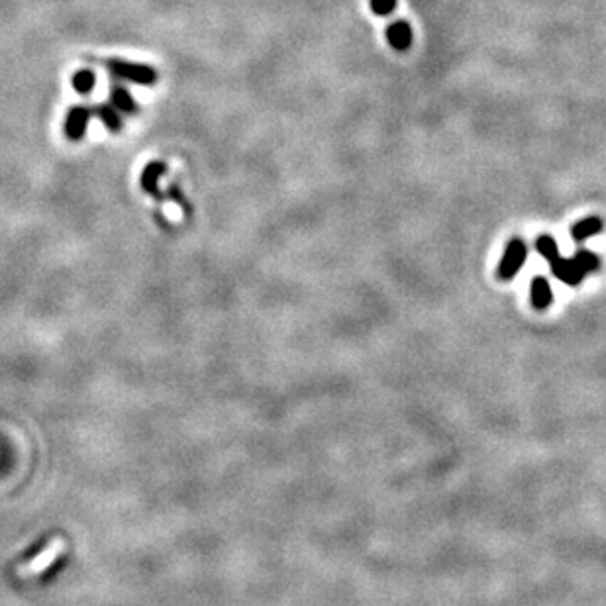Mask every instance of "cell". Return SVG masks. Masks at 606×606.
I'll use <instances>...</instances> for the list:
<instances>
[{"label": "cell", "mask_w": 606, "mask_h": 606, "mask_svg": "<svg viewBox=\"0 0 606 606\" xmlns=\"http://www.w3.org/2000/svg\"><path fill=\"white\" fill-rule=\"evenodd\" d=\"M386 40L396 51H406L412 43V28L404 20H396L386 28Z\"/></svg>", "instance_id": "6"}, {"label": "cell", "mask_w": 606, "mask_h": 606, "mask_svg": "<svg viewBox=\"0 0 606 606\" xmlns=\"http://www.w3.org/2000/svg\"><path fill=\"white\" fill-rule=\"evenodd\" d=\"M167 167L165 163L161 161H151L145 165V169L142 171V177H140V183H142V189L151 195V197H159V187L158 183L159 179L165 175Z\"/></svg>", "instance_id": "8"}, {"label": "cell", "mask_w": 606, "mask_h": 606, "mask_svg": "<svg viewBox=\"0 0 606 606\" xmlns=\"http://www.w3.org/2000/svg\"><path fill=\"white\" fill-rule=\"evenodd\" d=\"M526 255H528L526 244H524L520 237L510 240L508 245H506V250H504L503 260H500V263H498V269H496L498 277H500L503 281L512 279V277L516 275L520 269H522L524 261H526Z\"/></svg>", "instance_id": "3"}, {"label": "cell", "mask_w": 606, "mask_h": 606, "mask_svg": "<svg viewBox=\"0 0 606 606\" xmlns=\"http://www.w3.org/2000/svg\"><path fill=\"white\" fill-rule=\"evenodd\" d=\"M65 550H67V543H65L63 538H53L36 558L26 561L24 565L18 567V575L24 577V579L38 577V575H41L43 571H48L49 567L53 565L57 559L63 555Z\"/></svg>", "instance_id": "1"}, {"label": "cell", "mask_w": 606, "mask_h": 606, "mask_svg": "<svg viewBox=\"0 0 606 606\" xmlns=\"http://www.w3.org/2000/svg\"><path fill=\"white\" fill-rule=\"evenodd\" d=\"M96 85V75L91 69H81V71L73 73L71 87L79 93V95H91L93 88Z\"/></svg>", "instance_id": "12"}, {"label": "cell", "mask_w": 606, "mask_h": 606, "mask_svg": "<svg viewBox=\"0 0 606 606\" xmlns=\"http://www.w3.org/2000/svg\"><path fill=\"white\" fill-rule=\"evenodd\" d=\"M96 114H98V118H101V122L104 124V128L106 130H111V132H120L122 130V116H120V111H116L112 104H101L98 108H96Z\"/></svg>", "instance_id": "11"}, {"label": "cell", "mask_w": 606, "mask_h": 606, "mask_svg": "<svg viewBox=\"0 0 606 606\" xmlns=\"http://www.w3.org/2000/svg\"><path fill=\"white\" fill-rule=\"evenodd\" d=\"M91 114H93V112H91V108L85 106V104H77V106H73L71 111L67 112V118H65V135H67L71 142H79V140H83V135L87 134Z\"/></svg>", "instance_id": "4"}, {"label": "cell", "mask_w": 606, "mask_h": 606, "mask_svg": "<svg viewBox=\"0 0 606 606\" xmlns=\"http://www.w3.org/2000/svg\"><path fill=\"white\" fill-rule=\"evenodd\" d=\"M602 228H605V222L600 220L598 216H589V218H582L577 224H573L571 237H573L575 242H585V240L600 234Z\"/></svg>", "instance_id": "9"}, {"label": "cell", "mask_w": 606, "mask_h": 606, "mask_svg": "<svg viewBox=\"0 0 606 606\" xmlns=\"http://www.w3.org/2000/svg\"><path fill=\"white\" fill-rule=\"evenodd\" d=\"M530 300H532V307H534L535 310H545V308H550V304L553 302V292H551V287L545 277H534L532 287H530Z\"/></svg>", "instance_id": "7"}, {"label": "cell", "mask_w": 606, "mask_h": 606, "mask_svg": "<svg viewBox=\"0 0 606 606\" xmlns=\"http://www.w3.org/2000/svg\"><path fill=\"white\" fill-rule=\"evenodd\" d=\"M550 265L551 273L565 284L577 287V284H581V281L585 279V273H582L581 267L577 265V261H575L573 257H571V260H565V257L559 255V257H555L553 261H550Z\"/></svg>", "instance_id": "5"}, {"label": "cell", "mask_w": 606, "mask_h": 606, "mask_svg": "<svg viewBox=\"0 0 606 606\" xmlns=\"http://www.w3.org/2000/svg\"><path fill=\"white\" fill-rule=\"evenodd\" d=\"M111 101H112V106L120 112L134 114V112L138 111V104H135L134 96L128 93V88L120 87V85H114V87H112Z\"/></svg>", "instance_id": "10"}, {"label": "cell", "mask_w": 606, "mask_h": 606, "mask_svg": "<svg viewBox=\"0 0 606 606\" xmlns=\"http://www.w3.org/2000/svg\"><path fill=\"white\" fill-rule=\"evenodd\" d=\"M535 250H538V253H540L545 261H553L555 257H559V247L558 244H555V240L551 236L538 237Z\"/></svg>", "instance_id": "14"}, {"label": "cell", "mask_w": 606, "mask_h": 606, "mask_svg": "<svg viewBox=\"0 0 606 606\" xmlns=\"http://www.w3.org/2000/svg\"><path fill=\"white\" fill-rule=\"evenodd\" d=\"M573 260L577 261V265L581 267L585 275L597 273L598 269H600V257H598L597 253L589 252V250H579V252L575 253Z\"/></svg>", "instance_id": "13"}, {"label": "cell", "mask_w": 606, "mask_h": 606, "mask_svg": "<svg viewBox=\"0 0 606 606\" xmlns=\"http://www.w3.org/2000/svg\"><path fill=\"white\" fill-rule=\"evenodd\" d=\"M106 67H108V71L114 77L130 81V83H135V85H153L158 81V71L148 67V65L130 63V61H122V59H111L106 63Z\"/></svg>", "instance_id": "2"}, {"label": "cell", "mask_w": 606, "mask_h": 606, "mask_svg": "<svg viewBox=\"0 0 606 606\" xmlns=\"http://www.w3.org/2000/svg\"><path fill=\"white\" fill-rule=\"evenodd\" d=\"M369 4L377 16H389L396 9V0H369Z\"/></svg>", "instance_id": "15"}]
</instances>
